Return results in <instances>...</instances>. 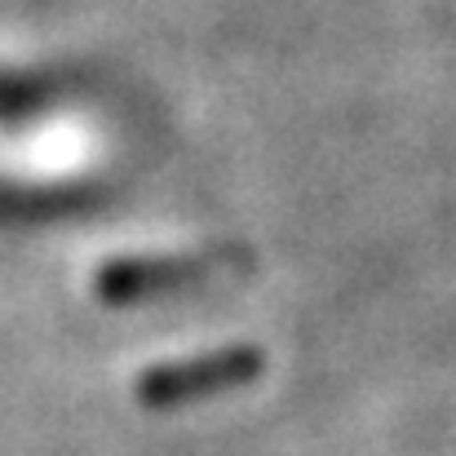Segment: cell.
I'll return each instance as SVG.
<instances>
[{"label": "cell", "mask_w": 456, "mask_h": 456, "mask_svg": "<svg viewBox=\"0 0 456 456\" xmlns=\"http://www.w3.org/2000/svg\"><path fill=\"white\" fill-rule=\"evenodd\" d=\"M257 372V354L248 350H226V354H213V359H195L191 368H164L151 372L142 381V395L147 403H182L191 399L195 390H217V386H235L244 377Z\"/></svg>", "instance_id": "1"}]
</instances>
